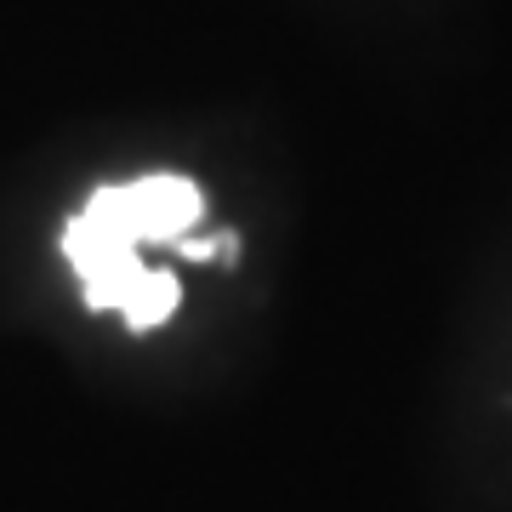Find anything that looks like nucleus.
Masks as SVG:
<instances>
[{
    "label": "nucleus",
    "instance_id": "1",
    "mask_svg": "<svg viewBox=\"0 0 512 512\" xmlns=\"http://www.w3.org/2000/svg\"><path fill=\"white\" fill-rule=\"evenodd\" d=\"M205 217L200 188L177 171H148L137 183H109L80 205L63 228V256L86 291L92 313H120L131 330L165 325L183 291L177 274L148 268L143 245H183L188 228Z\"/></svg>",
    "mask_w": 512,
    "mask_h": 512
}]
</instances>
